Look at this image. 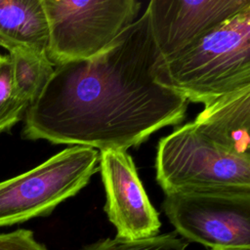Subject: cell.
Here are the masks:
<instances>
[{
    "instance_id": "cell-1",
    "label": "cell",
    "mask_w": 250,
    "mask_h": 250,
    "mask_svg": "<svg viewBox=\"0 0 250 250\" xmlns=\"http://www.w3.org/2000/svg\"><path fill=\"white\" fill-rule=\"evenodd\" d=\"M160 62L145 10L101 54L55 66L25 110L22 138L126 150L181 123L188 102L156 81Z\"/></svg>"
},
{
    "instance_id": "cell-2",
    "label": "cell",
    "mask_w": 250,
    "mask_h": 250,
    "mask_svg": "<svg viewBox=\"0 0 250 250\" xmlns=\"http://www.w3.org/2000/svg\"><path fill=\"white\" fill-rule=\"evenodd\" d=\"M155 78L188 102L204 105L250 86V9L161 62Z\"/></svg>"
},
{
    "instance_id": "cell-3",
    "label": "cell",
    "mask_w": 250,
    "mask_h": 250,
    "mask_svg": "<svg viewBox=\"0 0 250 250\" xmlns=\"http://www.w3.org/2000/svg\"><path fill=\"white\" fill-rule=\"evenodd\" d=\"M156 181L174 191L250 190V159L221 149L192 124L161 138L155 157Z\"/></svg>"
},
{
    "instance_id": "cell-4",
    "label": "cell",
    "mask_w": 250,
    "mask_h": 250,
    "mask_svg": "<svg viewBox=\"0 0 250 250\" xmlns=\"http://www.w3.org/2000/svg\"><path fill=\"white\" fill-rule=\"evenodd\" d=\"M49 25L46 51L54 66L106 50L137 19V0H42Z\"/></svg>"
},
{
    "instance_id": "cell-5",
    "label": "cell",
    "mask_w": 250,
    "mask_h": 250,
    "mask_svg": "<svg viewBox=\"0 0 250 250\" xmlns=\"http://www.w3.org/2000/svg\"><path fill=\"white\" fill-rule=\"evenodd\" d=\"M99 151L67 147L35 168L0 183V227L48 216L75 195L97 171Z\"/></svg>"
},
{
    "instance_id": "cell-6",
    "label": "cell",
    "mask_w": 250,
    "mask_h": 250,
    "mask_svg": "<svg viewBox=\"0 0 250 250\" xmlns=\"http://www.w3.org/2000/svg\"><path fill=\"white\" fill-rule=\"evenodd\" d=\"M162 208L189 241L211 249L250 247V190L174 191Z\"/></svg>"
},
{
    "instance_id": "cell-7",
    "label": "cell",
    "mask_w": 250,
    "mask_h": 250,
    "mask_svg": "<svg viewBox=\"0 0 250 250\" xmlns=\"http://www.w3.org/2000/svg\"><path fill=\"white\" fill-rule=\"evenodd\" d=\"M247 9L250 0H151L146 11L164 62Z\"/></svg>"
},
{
    "instance_id": "cell-8",
    "label": "cell",
    "mask_w": 250,
    "mask_h": 250,
    "mask_svg": "<svg viewBox=\"0 0 250 250\" xmlns=\"http://www.w3.org/2000/svg\"><path fill=\"white\" fill-rule=\"evenodd\" d=\"M99 160L106 198L104 211L116 229V236L140 239L157 235L161 226L158 212L150 203L130 154L105 149L100 151Z\"/></svg>"
},
{
    "instance_id": "cell-9",
    "label": "cell",
    "mask_w": 250,
    "mask_h": 250,
    "mask_svg": "<svg viewBox=\"0 0 250 250\" xmlns=\"http://www.w3.org/2000/svg\"><path fill=\"white\" fill-rule=\"evenodd\" d=\"M192 124L221 149L250 159V86L206 104Z\"/></svg>"
},
{
    "instance_id": "cell-10",
    "label": "cell",
    "mask_w": 250,
    "mask_h": 250,
    "mask_svg": "<svg viewBox=\"0 0 250 250\" xmlns=\"http://www.w3.org/2000/svg\"><path fill=\"white\" fill-rule=\"evenodd\" d=\"M49 25L42 0H0V46L46 53Z\"/></svg>"
},
{
    "instance_id": "cell-11",
    "label": "cell",
    "mask_w": 250,
    "mask_h": 250,
    "mask_svg": "<svg viewBox=\"0 0 250 250\" xmlns=\"http://www.w3.org/2000/svg\"><path fill=\"white\" fill-rule=\"evenodd\" d=\"M9 57L15 89L19 97L29 105L43 91L55 66L46 53L15 49L9 52Z\"/></svg>"
},
{
    "instance_id": "cell-12",
    "label": "cell",
    "mask_w": 250,
    "mask_h": 250,
    "mask_svg": "<svg viewBox=\"0 0 250 250\" xmlns=\"http://www.w3.org/2000/svg\"><path fill=\"white\" fill-rule=\"evenodd\" d=\"M27 106L15 89L9 55H0V133L9 131L21 118Z\"/></svg>"
},
{
    "instance_id": "cell-13",
    "label": "cell",
    "mask_w": 250,
    "mask_h": 250,
    "mask_svg": "<svg viewBox=\"0 0 250 250\" xmlns=\"http://www.w3.org/2000/svg\"><path fill=\"white\" fill-rule=\"evenodd\" d=\"M187 243L176 233H165L140 239L106 238L86 245L82 250H186Z\"/></svg>"
},
{
    "instance_id": "cell-14",
    "label": "cell",
    "mask_w": 250,
    "mask_h": 250,
    "mask_svg": "<svg viewBox=\"0 0 250 250\" xmlns=\"http://www.w3.org/2000/svg\"><path fill=\"white\" fill-rule=\"evenodd\" d=\"M0 250H48L38 242L29 229H20L10 232H0Z\"/></svg>"
},
{
    "instance_id": "cell-15",
    "label": "cell",
    "mask_w": 250,
    "mask_h": 250,
    "mask_svg": "<svg viewBox=\"0 0 250 250\" xmlns=\"http://www.w3.org/2000/svg\"><path fill=\"white\" fill-rule=\"evenodd\" d=\"M211 250H250V247H236V248H215Z\"/></svg>"
}]
</instances>
